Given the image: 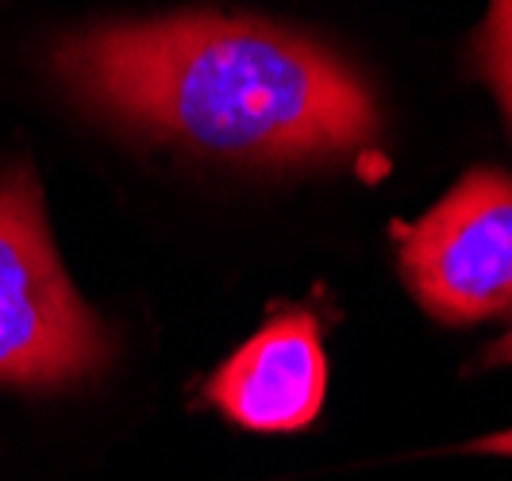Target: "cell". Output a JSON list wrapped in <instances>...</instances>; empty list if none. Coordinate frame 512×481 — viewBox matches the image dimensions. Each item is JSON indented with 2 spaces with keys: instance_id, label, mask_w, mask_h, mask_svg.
<instances>
[{
  "instance_id": "8992f818",
  "label": "cell",
  "mask_w": 512,
  "mask_h": 481,
  "mask_svg": "<svg viewBox=\"0 0 512 481\" xmlns=\"http://www.w3.org/2000/svg\"><path fill=\"white\" fill-rule=\"evenodd\" d=\"M466 451H482V455H512V431H497L486 439H474L466 443Z\"/></svg>"
},
{
  "instance_id": "7a4b0ae2",
  "label": "cell",
  "mask_w": 512,
  "mask_h": 481,
  "mask_svg": "<svg viewBox=\"0 0 512 481\" xmlns=\"http://www.w3.org/2000/svg\"><path fill=\"white\" fill-rule=\"evenodd\" d=\"M112 358L97 316L54 254L43 193L27 162L0 170V381L58 389Z\"/></svg>"
},
{
  "instance_id": "52a82bcc",
  "label": "cell",
  "mask_w": 512,
  "mask_h": 481,
  "mask_svg": "<svg viewBox=\"0 0 512 481\" xmlns=\"http://www.w3.org/2000/svg\"><path fill=\"white\" fill-rule=\"evenodd\" d=\"M482 366H512V331H505L486 355H482Z\"/></svg>"
},
{
  "instance_id": "277c9868",
  "label": "cell",
  "mask_w": 512,
  "mask_h": 481,
  "mask_svg": "<svg viewBox=\"0 0 512 481\" xmlns=\"http://www.w3.org/2000/svg\"><path fill=\"white\" fill-rule=\"evenodd\" d=\"M328 393L320 320L293 308L262 324L208 378L205 397L247 431H305Z\"/></svg>"
},
{
  "instance_id": "5b68a950",
  "label": "cell",
  "mask_w": 512,
  "mask_h": 481,
  "mask_svg": "<svg viewBox=\"0 0 512 481\" xmlns=\"http://www.w3.org/2000/svg\"><path fill=\"white\" fill-rule=\"evenodd\" d=\"M478 70L505 108L512 127V0H489L486 24L478 31Z\"/></svg>"
},
{
  "instance_id": "3957f363",
  "label": "cell",
  "mask_w": 512,
  "mask_h": 481,
  "mask_svg": "<svg viewBox=\"0 0 512 481\" xmlns=\"http://www.w3.org/2000/svg\"><path fill=\"white\" fill-rule=\"evenodd\" d=\"M401 274L443 324L512 312V178L470 170L416 224H397Z\"/></svg>"
},
{
  "instance_id": "6da1fadb",
  "label": "cell",
  "mask_w": 512,
  "mask_h": 481,
  "mask_svg": "<svg viewBox=\"0 0 512 481\" xmlns=\"http://www.w3.org/2000/svg\"><path fill=\"white\" fill-rule=\"evenodd\" d=\"M58 81L116 124L247 162H324L378 135L362 77L332 51L255 20L174 16L58 39Z\"/></svg>"
}]
</instances>
